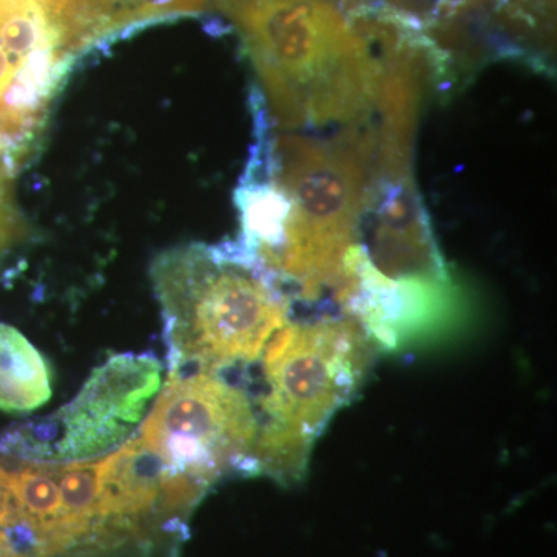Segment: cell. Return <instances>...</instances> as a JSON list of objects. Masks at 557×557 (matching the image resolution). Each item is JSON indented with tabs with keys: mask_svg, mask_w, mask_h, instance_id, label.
<instances>
[{
	"mask_svg": "<svg viewBox=\"0 0 557 557\" xmlns=\"http://www.w3.org/2000/svg\"><path fill=\"white\" fill-rule=\"evenodd\" d=\"M262 134L237 193L239 247L298 298L335 293L358 240L375 159V132L348 127L332 139ZM287 293V292H285Z\"/></svg>",
	"mask_w": 557,
	"mask_h": 557,
	"instance_id": "1",
	"label": "cell"
},
{
	"mask_svg": "<svg viewBox=\"0 0 557 557\" xmlns=\"http://www.w3.org/2000/svg\"><path fill=\"white\" fill-rule=\"evenodd\" d=\"M236 24L267 115L285 129L357 127L376 112L375 49L330 0H215Z\"/></svg>",
	"mask_w": 557,
	"mask_h": 557,
	"instance_id": "2",
	"label": "cell"
},
{
	"mask_svg": "<svg viewBox=\"0 0 557 557\" xmlns=\"http://www.w3.org/2000/svg\"><path fill=\"white\" fill-rule=\"evenodd\" d=\"M333 298L387 350L449 317L453 278L410 171L370 178L358 240Z\"/></svg>",
	"mask_w": 557,
	"mask_h": 557,
	"instance_id": "3",
	"label": "cell"
},
{
	"mask_svg": "<svg viewBox=\"0 0 557 557\" xmlns=\"http://www.w3.org/2000/svg\"><path fill=\"white\" fill-rule=\"evenodd\" d=\"M170 373L251 364L289 321V296L237 245L190 244L153 260Z\"/></svg>",
	"mask_w": 557,
	"mask_h": 557,
	"instance_id": "4",
	"label": "cell"
},
{
	"mask_svg": "<svg viewBox=\"0 0 557 557\" xmlns=\"http://www.w3.org/2000/svg\"><path fill=\"white\" fill-rule=\"evenodd\" d=\"M379 350L347 314L288 321L277 330L260 357L265 391L255 405L259 429L248 475L298 482L319 435L358 394Z\"/></svg>",
	"mask_w": 557,
	"mask_h": 557,
	"instance_id": "5",
	"label": "cell"
},
{
	"mask_svg": "<svg viewBox=\"0 0 557 557\" xmlns=\"http://www.w3.org/2000/svg\"><path fill=\"white\" fill-rule=\"evenodd\" d=\"M258 413L244 388L219 373H168L138 438L172 471L211 490L249 471Z\"/></svg>",
	"mask_w": 557,
	"mask_h": 557,
	"instance_id": "6",
	"label": "cell"
},
{
	"mask_svg": "<svg viewBox=\"0 0 557 557\" xmlns=\"http://www.w3.org/2000/svg\"><path fill=\"white\" fill-rule=\"evenodd\" d=\"M163 366L152 355H116L91 372L75 398L36 431L7 434L3 453L24 460L73 461L119 448L159 395Z\"/></svg>",
	"mask_w": 557,
	"mask_h": 557,
	"instance_id": "7",
	"label": "cell"
},
{
	"mask_svg": "<svg viewBox=\"0 0 557 557\" xmlns=\"http://www.w3.org/2000/svg\"><path fill=\"white\" fill-rule=\"evenodd\" d=\"M67 60L44 0H0V145L25 138Z\"/></svg>",
	"mask_w": 557,
	"mask_h": 557,
	"instance_id": "8",
	"label": "cell"
},
{
	"mask_svg": "<svg viewBox=\"0 0 557 557\" xmlns=\"http://www.w3.org/2000/svg\"><path fill=\"white\" fill-rule=\"evenodd\" d=\"M65 53L152 21L200 13L207 0H44Z\"/></svg>",
	"mask_w": 557,
	"mask_h": 557,
	"instance_id": "9",
	"label": "cell"
},
{
	"mask_svg": "<svg viewBox=\"0 0 557 557\" xmlns=\"http://www.w3.org/2000/svg\"><path fill=\"white\" fill-rule=\"evenodd\" d=\"M50 398L49 362L20 330L0 324V410L27 413Z\"/></svg>",
	"mask_w": 557,
	"mask_h": 557,
	"instance_id": "10",
	"label": "cell"
},
{
	"mask_svg": "<svg viewBox=\"0 0 557 557\" xmlns=\"http://www.w3.org/2000/svg\"><path fill=\"white\" fill-rule=\"evenodd\" d=\"M10 164L0 157V259L25 236V222L11 185Z\"/></svg>",
	"mask_w": 557,
	"mask_h": 557,
	"instance_id": "11",
	"label": "cell"
},
{
	"mask_svg": "<svg viewBox=\"0 0 557 557\" xmlns=\"http://www.w3.org/2000/svg\"><path fill=\"white\" fill-rule=\"evenodd\" d=\"M0 557H30L16 544L9 531L0 528Z\"/></svg>",
	"mask_w": 557,
	"mask_h": 557,
	"instance_id": "12",
	"label": "cell"
}]
</instances>
